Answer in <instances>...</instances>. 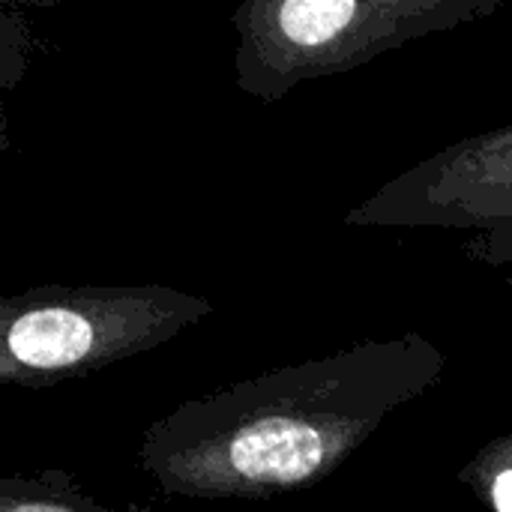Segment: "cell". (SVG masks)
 Returning a JSON list of instances; mask_svg holds the SVG:
<instances>
[{
	"instance_id": "2",
	"label": "cell",
	"mask_w": 512,
	"mask_h": 512,
	"mask_svg": "<svg viewBox=\"0 0 512 512\" xmlns=\"http://www.w3.org/2000/svg\"><path fill=\"white\" fill-rule=\"evenodd\" d=\"M213 315L195 294L165 285L63 288L48 285L0 306V378L15 387H51L171 342Z\"/></svg>"
},
{
	"instance_id": "3",
	"label": "cell",
	"mask_w": 512,
	"mask_h": 512,
	"mask_svg": "<svg viewBox=\"0 0 512 512\" xmlns=\"http://www.w3.org/2000/svg\"><path fill=\"white\" fill-rule=\"evenodd\" d=\"M495 9V0H255L234 15L237 84L273 102L306 78L351 72L417 36Z\"/></svg>"
},
{
	"instance_id": "4",
	"label": "cell",
	"mask_w": 512,
	"mask_h": 512,
	"mask_svg": "<svg viewBox=\"0 0 512 512\" xmlns=\"http://www.w3.org/2000/svg\"><path fill=\"white\" fill-rule=\"evenodd\" d=\"M438 198H453L459 207L512 210V129L453 153L438 177Z\"/></svg>"
},
{
	"instance_id": "1",
	"label": "cell",
	"mask_w": 512,
	"mask_h": 512,
	"mask_svg": "<svg viewBox=\"0 0 512 512\" xmlns=\"http://www.w3.org/2000/svg\"><path fill=\"white\" fill-rule=\"evenodd\" d=\"M441 348L405 333L240 381L153 423L141 471L177 498L267 501L309 489L348 462L384 420L429 393Z\"/></svg>"
},
{
	"instance_id": "5",
	"label": "cell",
	"mask_w": 512,
	"mask_h": 512,
	"mask_svg": "<svg viewBox=\"0 0 512 512\" xmlns=\"http://www.w3.org/2000/svg\"><path fill=\"white\" fill-rule=\"evenodd\" d=\"M0 512H138L132 507H108L81 492L63 471L12 474L0 483Z\"/></svg>"
}]
</instances>
